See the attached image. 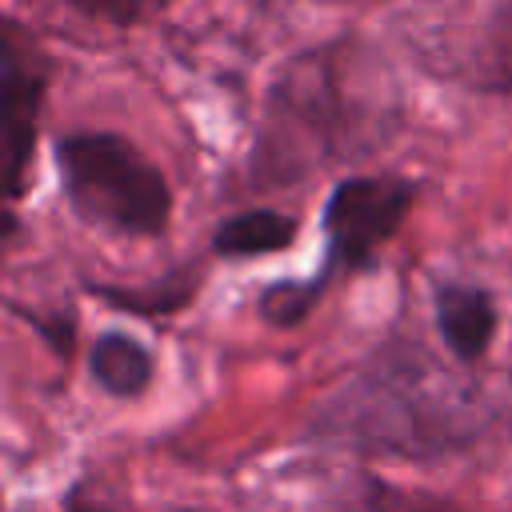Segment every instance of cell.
Segmentation results:
<instances>
[{"mask_svg":"<svg viewBox=\"0 0 512 512\" xmlns=\"http://www.w3.org/2000/svg\"><path fill=\"white\" fill-rule=\"evenodd\" d=\"M196 268H180V272H168L164 280H156L152 288L136 292V288H108V284H92L96 296H104L112 308H124V312H144V316H156V312H176L192 300L196 292Z\"/></svg>","mask_w":512,"mask_h":512,"instance_id":"cell-8","label":"cell"},{"mask_svg":"<svg viewBox=\"0 0 512 512\" xmlns=\"http://www.w3.org/2000/svg\"><path fill=\"white\" fill-rule=\"evenodd\" d=\"M436 332L460 364L484 360L496 336V304L476 284H440L436 288Z\"/></svg>","mask_w":512,"mask_h":512,"instance_id":"cell-5","label":"cell"},{"mask_svg":"<svg viewBox=\"0 0 512 512\" xmlns=\"http://www.w3.org/2000/svg\"><path fill=\"white\" fill-rule=\"evenodd\" d=\"M88 372L108 396L136 400L152 384V352L128 332H104L88 352Z\"/></svg>","mask_w":512,"mask_h":512,"instance_id":"cell-7","label":"cell"},{"mask_svg":"<svg viewBox=\"0 0 512 512\" xmlns=\"http://www.w3.org/2000/svg\"><path fill=\"white\" fill-rule=\"evenodd\" d=\"M432 364H400L368 368L348 396L336 404V428L372 448L400 456H440L476 436V420L468 416L460 392L448 384H432Z\"/></svg>","mask_w":512,"mask_h":512,"instance_id":"cell-1","label":"cell"},{"mask_svg":"<svg viewBox=\"0 0 512 512\" xmlns=\"http://www.w3.org/2000/svg\"><path fill=\"white\" fill-rule=\"evenodd\" d=\"M64 512H120V508H112V504L88 496L84 488H72V492L64 496Z\"/></svg>","mask_w":512,"mask_h":512,"instance_id":"cell-11","label":"cell"},{"mask_svg":"<svg viewBox=\"0 0 512 512\" xmlns=\"http://www.w3.org/2000/svg\"><path fill=\"white\" fill-rule=\"evenodd\" d=\"M68 208L116 236H160L172 220L168 176L120 132H64L52 148Z\"/></svg>","mask_w":512,"mask_h":512,"instance_id":"cell-2","label":"cell"},{"mask_svg":"<svg viewBox=\"0 0 512 512\" xmlns=\"http://www.w3.org/2000/svg\"><path fill=\"white\" fill-rule=\"evenodd\" d=\"M68 4L104 24H140L152 12H160L168 0H68Z\"/></svg>","mask_w":512,"mask_h":512,"instance_id":"cell-10","label":"cell"},{"mask_svg":"<svg viewBox=\"0 0 512 512\" xmlns=\"http://www.w3.org/2000/svg\"><path fill=\"white\" fill-rule=\"evenodd\" d=\"M196 512H200V508H196Z\"/></svg>","mask_w":512,"mask_h":512,"instance_id":"cell-12","label":"cell"},{"mask_svg":"<svg viewBox=\"0 0 512 512\" xmlns=\"http://www.w3.org/2000/svg\"><path fill=\"white\" fill-rule=\"evenodd\" d=\"M300 224L296 216L280 208H244L228 220L216 224L212 232V252L224 260H252V256H272L292 248Z\"/></svg>","mask_w":512,"mask_h":512,"instance_id":"cell-6","label":"cell"},{"mask_svg":"<svg viewBox=\"0 0 512 512\" xmlns=\"http://www.w3.org/2000/svg\"><path fill=\"white\" fill-rule=\"evenodd\" d=\"M0 112H4V212H8V232H12V204L28 188V164L40 132V108H44V88H48V68L32 44V36L8 16L4 20V68H0ZM4 232V236H8Z\"/></svg>","mask_w":512,"mask_h":512,"instance_id":"cell-4","label":"cell"},{"mask_svg":"<svg viewBox=\"0 0 512 512\" xmlns=\"http://www.w3.org/2000/svg\"><path fill=\"white\" fill-rule=\"evenodd\" d=\"M316 304H320V292H316L312 280H280V284L264 288V296L256 300L260 316H264L268 324H276V328L300 324Z\"/></svg>","mask_w":512,"mask_h":512,"instance_id":"cell-9","label":"cell"},{"mask_svg":"<svg viewBox=\"0 0 512 512\" xmlns=\"http://www.w3.org/2000/svg\"><path fill=\"white\" fill-rule=\"evenodd\" d=\"M420 188L408 176L376 172V176H348L324 200V264L312 276L316 292L324 296L336 276L372 268L376 252L400 232L416 204Z\"/></svg>","mask_w":512,"mask_h":512,"instance_id":"cell-3","label":"cell"}]
</instances>
